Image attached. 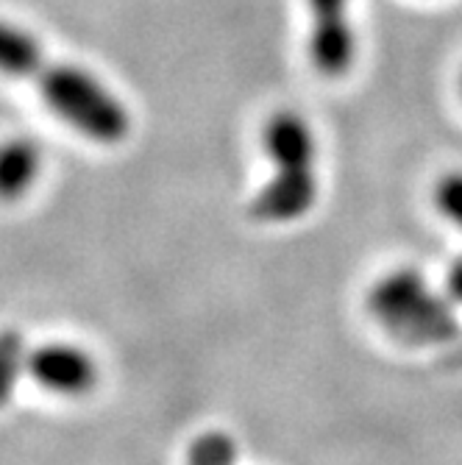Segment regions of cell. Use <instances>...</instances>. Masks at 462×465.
Wrapping results in <instances>:
<instances>
[{
  "instance_id": "1",
  "label": "cell",
  "mask_w": 462,
  "mask_h": 465,
  "mask_svg": "<svg viewBox=\"0 0 462 465\" xmlns=\"http://www.w3.org/2000/svg\"><path fill=\"white\" fill-rule=\"evenodd\" d=\"M368 312L407 346H440L459 331L454 302L415 268H396L376 279L368 290Z\"/></svg>"
},
{
  "instance_id": "2",
  "label": "cell",
  "mask_w": 462,
  "mask_h": 465,
  "mask_svg": "<svg viewBox=\"0 0 462 465\" xmlns=\"http://www.w3.org/2000/svg\"><path fill=\"white\" fill-rule=\"evenodd\" d=\"M36 81L42 101L54 109L59 120L73 125L78 134L101 145H117L129 137V109L90 70L78 64L45 62Z\"/></svg>"
},
{
  "instance_id": "3",
  "label": "cell",
  "mask_w": 462,
  "mask_h": 465,
  "mask_svg": "<svg viewBox=\"0 0 462 465\" xmlns=\"http://www.w3.org/2000/svg\"><path fill=\"white\" fill-rule=\"evenodd\" d=\"M310 59L326 78H340L351 70L357 56V36L349 20V0H307Z\"/></svg>"
},
{
  "instance_id": "4",
  "label": "cell",
  "mask_w": 462,
  "mask_h": 465,
  "mask_svg": "<svg viewBox=\"0 0 462 465\" xmlns=\"http://www.w3.org/2000/svg\"><path fill=\"white\" fill-rule=\"evenodd\" d=\"M25 371L39 388L59 396H84L98 382L95 360L70 343H48L28 351Z\"/></svg>"
},
{
  "instance_id": "5",
  "label": "cell",
  "mask_w": 462,
  "mask_h": 465,
  "mask_svg": "<svg viewBox=\"0 0 462 465\" xmlns=\"http://www.w3.org/2000/svg\"><path fill=\"white\" fill-rule=\"evenodd\" d=\"M318 201L315 167H276L273 179L251 201V218L262 223H290L304 218Z\"/></svg>"
},
{
  "instance_id": "6",
  "label": "cell",
  "mask_w": 462,
  "mask_h": 465,
  "mask_svg": "<svg viewBox=\"0 0 462 465\" xmlns=\"http://www.w3.org/2000/svg\"><path fill=\"white\" fill-rule=\"evenodd\" d=\"M262 148L273 167H315L318 143L310 123L296 112H276L262 129Z\"/></svg>"
},
{
  "instance_id": "7",
  "label": "cell",
  "mask_w": 462,
  "mask_h": 465,
  "mask_svg": "<svg viewBox=\"0 0 462 465\" xmlns=\"http://www.w3.org/2000/svg\"><path fill=\"white\" fill-rule=\"evenodd\" d=\"M42 171V151L31 137L0 143V201L25 195Z\"/></svg>"
},
{
  "instance_id": "8",
  "label": "cell",
  "mask_w": 462,
  "mask_h": 465,
  "mask_svg": "<svg viewBox=\"0 0 462 465\" xmlns=\"http://www.w3.org/2000/svg\"><path fill=\"white\" fill-rule=\"evenodd\" d=\"M42 67H45V56L36 36L15 23L0 20V75L36 78Z\"/></svg>"
},
{
  "instance_id": "9",
  "label": "cell",
  "mask_w": 462,
  "mask_h": 465,
  "mask_svg": "<svg viewBox=\"0 0 462 465\" xmlns=\"http://www.w3.org/2000/svg\"><path fill=\"white\" fill-rule=\"evenodd\" d=\"M25 337L17 329H0V407H6L25 371Z\"/></svg>"
},
{
  "instance_id": "10",
  "label": "cell",
  "mask_w": 462,
  "mask_h": 465,
  "mask_svg": "<svg viewBox=\"0 0 462 465\" xmlns=\"http://www.w3.org/2000/svg\"><path fill=\"white\" fill-rule=\"evenodd\" d=\"M237 443L226 432H203L187 454V465H234Z\"/></svg>"
},
{
  "instance_id": "11",
  "label": "cell",
  "mask_w": 462,
  "mask_h": 465,
  "mask_svg": "<svg viewBox=\"0 0 462 465\" xmlns=\"http://www.w3.org/2000/svg\"><path fill=\"white\" fill-rule=\"evenodd\" d=\"M435 206L440 209V215L451 221L462 232V173H446L435 184Z\"/></svg>"
},
{
  "instance_id": "12",
  "label": "cell",
  "mask_w": 462,
  "mask_h": 465,
  "mask_svg": "<svg viewBox=\"0 0 462 465\" xmlns=\"http://www.w3.org/2000/svg\"><path fill=\"white\" fill-rule=\"evenodd\" d=\"M446 295L454 304H462V257L454 260L446 273Z\"/></svg>"
},
{
  "instance_id": "13",
  "label": "cell",
  "mask_w": 462,
  "mask_h": 465,
  "mask_svg": "<svg viewBox=\"0 0 462 465\" xmlns=\"http://www.w3.org/2000/svg\"><path fill=\"white\" fill-rule=\"evenodd\" d=\"M459 87H462V81H459Z\"/></svg>"
}]
</instances>
